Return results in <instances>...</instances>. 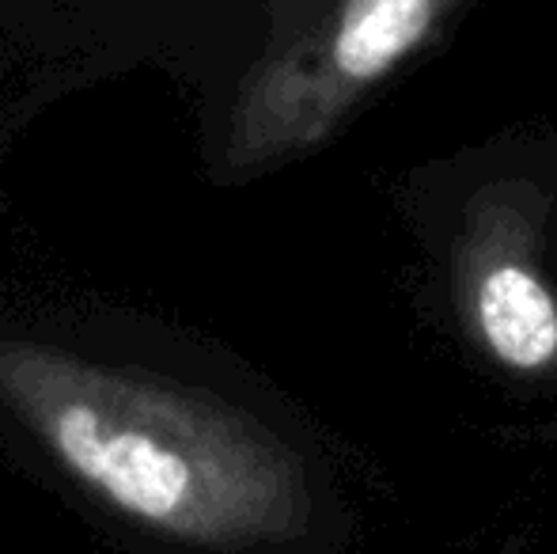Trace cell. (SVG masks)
Here are the masks:
<instances>
[{
    "label": "cell",
    "instance_id": "cell-2",
    "mask_svg": "<svg viewBox=\"0 0 557 554\" xmlns=\"http://www.w3.org/2000/svg\"><path fill=\"white\" fill-rule=\"evenodd\" d=\"M459 311L470 338L505 372H557V288L520 239L482 224L459 251Z\"/></svg>",
    "mask_w": 557,
    "mask_h": 554
},
{
    "label": "cell",
    "instance_id": "cell-1",
    "mask_svg": "<svg viewBox=\"0 0 557 554\" xmlns=\"http://www.w3.org/2000/svg\"><path fill=\"white\" fill-rule=\"evenodd\" d=\"M0 403L76 487L152 535L255 551L308 528L304 459L209 392L0 338Z\"/></svg>",
    "mask_w": 557,
    "mask_h": 554
},
{
    "label": "cell",
    "instance_id": "cell-3",
    "mask_svg": "<svg viewBox=\"0 0 557 554\" xmlns=\"http://www.w3.org/2000/svg\"><path fill=\"white\" fill-rule=\"evenodd\" d=\"M441 0H345L326 46V73L288 119L281 148L304 145L323 134L345 99L380 84L433 30Z\"/></svg>",
    "mask_w": 557,
    "mask_h": 554
}]
</instances>
